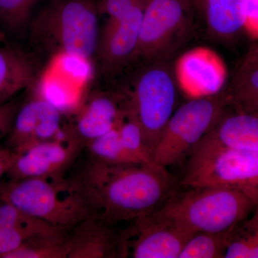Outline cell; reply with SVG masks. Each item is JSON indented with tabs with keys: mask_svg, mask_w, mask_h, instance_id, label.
<instances>
[{
	"mask_svg": "<svg viewBox=\"0 0 258 258\" xmlns=\"http://www.w3.org/2000/svg\"><path fill=\"white\" fill-rule=\"evenodd\" d=\"M243 62L252 64V66H258V43L250 49Z\"/></svg>",
	"mask_w": 258,
	"mask_h": 258,
	"instance_id": "cell-31",
	"label": "cell"
},
{
	"mask_svg": "<svg viewBox=\"0 0 258 258\" xmlns=\"http://www.w3.org/2000/svg\"><path fill=\"white\" fill-rule=\"evenodd\" d=\"M247 0H205L203 13L213 36L228 40L244 29Z\"/></svg>",
	"mask_w": 258,
	"mask_h": 258,
	"instance_id": "cell-18",
	"label": "cell"
},
{
	"mask_svg": "<svg viewBox=\"0 0 258 258\" xmlns=\"http://www.w3.org/2000/svg\"><path fill=\"white\" fill-rule=\"evenodd\" d=\"M233 231L223 232H199L186 242L179 258L225 257Z\"/></svg>",
	"mask_w": 258,
	"mask_h": 258,
	"instance_id": "cell-23",
	"label": "cell"
},
{
	"mask_svg": "<svg viewBox=\"0 0 258 258\" xmlns=\"http://www.w3.org/2000/svg\"><path fill=\"white\" fill-rule=\"evenodd\" d=\"M117 128L125 151L137 164L153 163L152 154L144 142L142 127L128 103L125 105Z\"/></svg>",
	"mask_w": 258,
	"mask_h": 258,
	"instance_id": "cell-21",
	"label": "cell"
},
{
	"mask_svg": "<svg viewBox=\"0 0 258 258\" xmlns=\"http://www.w3.org/2000/svg\"><path fill=\"white\" fill-rule=\"evenodd\" d=\"M258 205L238 189L223 186L190 187L173 193L154 215L191 235L233 231Z\"/></svg>",
	"mask_w": 258,
	"mask_h": 258,
	"instance_id": "cell-2",
	"label": "cell"
},
{
	"mask_svg": "<svg viewBox=\"0 0 258 258\" xmlns=\"http://www.w3.org/2000/svg\"><path fill=\"white\" fill-rule=\"evenodd\" d=\"M146 3L141 2L119 20L107 23L97 50L106 74L118 71L135 58Z\"/></svg>",
	"mask_w": 258,
	"mask_h": 258,
	"instance_id": "cell-11",
	"label": "cell"
},
{
	"mask_svg": "<svg viewBox=\"0 0 258 258\" xmlns=\"http://www.w3.org/2000/svg\"><path fill=\"white\" fill-rule=\"evenodd\" d=\"M181 184L238 189L258 205V150L227 149L189 158Z\"/></svg>",
	"mask_w": 258,
	"mask_h": 258,
	"instance_id": "cell-7",
	"label": "cell"
},
{
	"mask_svg": "<svg viewBox=\"0 0 258 258\" xmlns=\"http://www.w3.org/2000/svg\"><path fill=\"white\" fill-rule=\"evenodd\" d=\"M0 200H1V192H0Z\"/></svg>",
	"mask_w": 258,
	"mask_h": 258,
	"instance_id": "cell-35",
	"label": "cell"
},
{
	"mask_svg": "<svg viewBox=\"0 0 258 258\" xmlns=\"http://www.w3.org/2000/svg\"><path fill=\"white\" fill-rule=\"evenodd\" d=\"M227 95L194 98L175 110L152 152L154 164L167 167L190 153L225 111Z\"/></svg>",
	"mask_w": 258,
	"mask_h": 258,
	"instance_id": "cell-6",
	"label": "cell"
},
{
	"mask_svg": "<svg viewBox=\"0 0 258 258\" xmlns=\"http://www.w3.org/2000/svg\"><path fill=\"white\" fill-rule=\"evenodd\" d=\"M35 80V66L28 56L0 47V106L17 93L31 86Z\"/></svg>",
	"mask_w": 258,
	"mask_h": 258,
	"instance_id": "cell-17",
	"label": "cell"
},
{
	"mask_svg": "<svg viewBox=\"0 0 258 258\" xmlns=\"http://www.w3.org/2000/svg\"><path fill=\"white\" fill-rule=\"evenodd\" d=\"M227 149L258 150V116L238 111H225L189 153V158Z\"/></svg>",
	"mask_w": 258,
	"mask_h": 258,
	"instance_id": "cell-13",
	"label": "cell"
},
{
	"mask_svg": "<svg viewBox=\"0 0 258 258\" xmlns=\"http://www.w3.org/2000/svg\"><path fill=\"white\" fill-rule=\"evenodd\" d=\"M60 110L42 97L35 96L18 110L7 139V146L20 150L55 140L60 132Z\"/></svg>",
	"mask_w": 258,
	"mask_h": 258,
	"instance_id": "cell-12",
	"label": "cell"
},
{
	"mask_svg": "<svg viewBox=\"0 0 258 258\" xmlns=\"http://www.w3.org/2000/svg\"><path fill=\"white\" fill-rule=\"evenodd\" d=\"M124 235L134 258H179L193 235L154 213L134 220Z\"/></svg>",
	"mask_w": 258,
	"mask_h": 258,
	"instance_id": "cell-9",
	"label": "cell"
},
{
	"mask_svg": "<svg viewBox=\"0 0 258 258\" xmlns=\"http://www.w3.org/2000/svg\"><path fill=\"white\" fill-rule=\"evenodd\" d=\"M95 1H96V3H98V2L99 1V0H95Z\"/></svg>",
	"mask_w": 258,
	"mask_h": 258,
	"instance_id": "cell-34",
	"label": "cell"
},
{
	"mask_svg": "<svg viewBox=\"0 0 258 258\" xmlns=\"http://www.w3.org/2000/svg\"><path fill=\"white\" fill-rule=\"evenodd\" d=\"M0 192L2 201L64 230L73 229L93 216L72 181L62 178L10 179L0 185Z\"/></svg>",
	"mask_w": 258,
	"mask_h": 258,
	"instance_id": "cell-4",
	"label": "cell"
},
{
	"mask_svg": "<svg viewBox=\"0 0 258 258\" xmlns=\"http://www.w3.org/2000/svg\"><path fill=\"white\" fill-rule=\"evenodd\" d=\"M70 251L69 234L62 237L26 241L5 258H69Z\"/></svg>",
	"mask_w": 258,
	"mask_h": 258,
	"instance_id": "cell-24",
	"label": "cell"
},
{
	"mask_svg": "<svg viewBox=\"0 0 258 258\" xmlns=\"http://www.w3.org/2000/svg\"><path fill=\"white\" fill-rule=\"evenodd\" d=\"M18 111V106L14 103H6L0 106V139L9 134Z\"/></svg>",
	"mask_w": 258,
	"mask_h": 258,
	"instance_id": "cell-28",
	"label": "cell"
},
{
	"mask_svg": "<svg viewBox=\"0 0 258 258\" xmlns=\"http://www.w3.org/2000/svg\"><path fill=\"white\" fill-rule=\"evenodd\" d=\"M1 106H2V105H1Z\"/></svg>",
	"mask_w": 258,
	"mask_h": 258,
	"instance_id": "cell-36",
	"label": "cell"
},
{
	"mask_svg": "<svg viewBox=\"0 0 258 258\" xmlns=\"http://www.w3.org/2000/svg\"><path fill=\"white\" fill-rule=\"evenodd\" d=\"M28 240L30 239L18 230L0 227V258H5Z\"/></svg>",
	"mask_w": 258,
	"mask_h": 258,
	"instance_id": "cell-27",
	"label": "cell"
},
{
	"mask_svg": "<svg viewBox=\"0 0 258 258\" xmlns=\"http://www.w3.org/2000/svg\"><path fill=\"white\" fill-rule=\"evenodd\" d=\"M244 29L258 37V0H247Z\"/></svg>",
	"mask_w": 258,
	"mask_h": 258,
	"instance_id": "cell-29",
	"label": "cell"
},
{
	"mask_svg": "<svg viewBox=\"0 0 258 258\" xmlns=\"http://www.w3.org/2000/svg\"><path fill=\"white\" fill-rule=\"evenodd\" d=\"M227 101L238 111L258 116V66L242 62L234 76Z\"/></svg>",
	"mask_w": 258,
	"mask_h": 258,
	"instance_id": "cell-20",
	"label": "cell"
},
{
	"mask_svg": "<svg viewBox=\"0 0 258 258\" xmlns=\"http://www.w3.org/2000/svg\"><path fill=\"white\" fill-rule=\"evenodd\" d=\"M193 0H147L135 58L169 59L192 25Z\"/></svg>",
	"mask_w": 258,
	"mask_h": 258,
	"instance_id": "cell-8",
	"label": "cell"
},
{
	"mask_svg": "<svg viewBox=\"0 0 258 258\" xmlns=\"http://www.w3.org/2000/svg\"><path fill=\"white\" fill-rule=\"evenodd\" d=\"M144 0H99V13L108 15V21L119 20Z\"/></svg>",
	"mask_w": 258,
	"mask_h": 258,
	"instance_id": "cell-26",
	"label": "cell"
},
{
	"mask_svg": "<svg viewBox=\"0 0 258 258\" xmlns=\"http://www.w3.org/2000/svg\"><path fill=\"white\" fill-rule=\"evenodd\" d=\"M195 8H198L201 13H203L204 4H205V0H193Z\"/></svg>",
	"mask_w": 258,
	"mask_h": 258,
	"instance_id": "cell-32",
	"label": "cell"
},
{
	"mask_svg": "<svg viewBox=\"0 0 258 258\" xmlns=\"http://www.w3.org/2000/svg\"><path fill=\"white\" fill-rule=\"evenodd\" d=\"M174 72L179 87L195 98L219 94L226 81L225 67L221 59L203 47L181 56Z\"/></svg>",
	"mask_w": 258,
	"mask_h": 258,
	"instance_id": "cell-14",
	"label": "cell"
},
{
	"mask_svg": "<svg viewBox=\"0 0 258 258\" xmlns=\"http://www.w3.org/2000/svg\"><path fill=\"white\" fill-rule=\"evenodd\" d=\"M112 225L92 216L74 227L69 233L71 251L69 258L127 257L124 232H117Z\"/></svg>",
	"mask_w": 258,
	"mask_h": 258,
	"instance_id": "cell-15",
	"label": "cell"
},
{
	"mask_svg": "<svg viewBox=\"0 0 258 258\" xmlns=\"http://www.w3.org/2000/svg\"><path fill=\"white\" fill-rule=\"evenodd\" d=\"M118 96L98 93L86 103L66 135L82 147L118 125L125 106Z\"/></svg>",
	"mask_w": 258,
	"mask_h": 258,
	"instance_id": "cell-16",
	"label": "cell"
},
{
	"mask_svg": "<svg viewBox=\"0 0 258 258\" xmlns=\"http://www.w3.org/2000/svg\"><path fill=\"white\" fill-rule=\"evenodd\" d=\"M0 227L18 230L30 240L62 237L69 234L67 230L29 215L14 205L2 200H0Z\"/></svg>",
	"mask_w": 258,
	"mask_h": 258,
	"instance_id": "cell-19",
	"label": "cell"
},
{
	"mask_svg": "<svg viewBox=\"0 0 258 258\" xmlns=\"http://www.w3.org/2000/svg\"><path fill=\"white\" fill-rule=\"evenodd\" d=\"M95 0H52L32 24V37L51 52L92 59L99 44Z\"/></svg>",
	"mask_w": 258,
	"mask_h": 258,
	"instance_id": "cell-3",
	"label": "cell"
},
{
	"mask_svg": "<svg viewBox=\"0 0 258 258\" xmlns=\"http://www.w3.org/2000/svg\"><path fill=\"white\" fill-rule=\"evenodd\" d=\"M71 181L93 216L111 224L154 213L174 192L172 176L154 163L111 165L91 159Z\"/></svg>",
	"mask_w": 258,
	"mask_h": 258,
	"instance_id": "cell-1",
	"label": "cell"
},
{
	"mask_svg": "<svg viewBox=\"0 0 258 258\" xmlns=\"http://www.w3.org/2000/svg\"><path fill=\"white\" fill-rule=\"evenodd\" d=\"M5 35L3 34V32L0 30V40H4Z\"/></svg>",
	"mask_w": 258,
	"mask_h": 258,
	"instance_id": "cell-33",
	"label": "cell"
},
{
	"mask_svg": "<svg viewBox=\"0 0 258 258\" xmlns=\"http://www.w3.org/2000/svg\"><path fill=\"white\" fill-rule=\"evenodd\" d=\"M258 231V230H257Z\"/></svg>",
	"mask_w": 258,
	"mask_h": 258,
	"instance_id": "cell-37",
	"label": "cell"
},
{
	"mask_svg": "<svg viewBox=\"0 0 258 258\" xmlns=\"http://www.w3.org/2000/svg\"><path fill=\"white\" fill-rule=\"evenodd\" d=\"M83 147L66 136V138L40 142L15 150L16 159L7 175L10 179H61V174L72 164Z\"/></svg>",
	"mask_w": 258,
	"mask_h": 258,
	"instance_id": "cell-10",
	"label": "cell"
},
{
	"mask_svg": "<svg viewBox=\"0 0 258 258\" xmlns=\"http://www.w3.org/2000/svg\"><path fill=\"white\" fill-rule=\"evenodd\" d=\"M37 0H0V21L6 28L20 30L28 22Z\"/></svg>",
	"mask_w": 258,
	"mask_h": 258,
	"instance_id": "cell-25",
	"label": "cell"
},
{
	"mask_svg": "<svg viewBox=\"0 0 258 258\" xmlns=\"http://www.w3.org/2000/svg\"><path fill=\"white\" fill-rule=\"evenodd\" d=\"M17 153L10 148L0 149V179L8 174L16 159Z\"/></svg>",
	"mask_w": 258,
	"mask_h": 258,
	"instance_id": "cell-30",
	"label": "cell"
},
{
	"mask_svg": "<svg viewBox=\"0 0 258 258\" xmlns=\"http://www.w3.org/2000/svg\"><path fill=\"white\" fill-rule=\"evenodd\" d=\"M179 88L169 59L147 61L134 77L127 103L142 127L152 157L166 123L175 111Z\"/></svg>",
	"mask_w": 258,
	"mask_h": 258,
	"instance_id": "cell-5",
	"label": "cell"
},
{
	"mask_svg": "<svg viewBox=\"0 0 258 258\" xmlns=\"http://www.w3.org/2000/svg\"><path fill=\"white\" fill-rule=\"evenodd\" d=\"M91 159L111 165H131L137 164L125 151L117 126L93 139L86 145Z\"/></svg>",
	"mask_w": 258,
	"mask_h": 258,
	"instance_id": "cell-22",
	"label": "cell"
}]
</instances>
